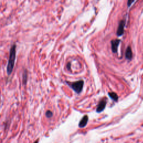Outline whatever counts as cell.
Instances as JSON below:
<instances>
[{
  "label": "cell",
  "instance_id": "8fae6325",
  "mask_svg": "<svg viewBox=\"0 0 143 143\" xmlns=\"http://www.w3.org/2000/svg\"><path fill=\"white\" fill-rule=\"evenodd\" d=\"M134 1H128V2H127V6H128V7H130L131 6V5L133 4V3H134Z\"/></svg>",
  "mask_w": 143,
  "mask_h": 143
},
{
  "label": "cell",
  "instance_id": "ba28073f",
  "mask_svg": "<svg viewBox=\"0 0 143 143\" xmlns=\"http://www.w3.org/2000/svg\"><path fill=\"white\" fill-rule=\"evenodd\" d=\"M27 70L25 69L23 74H22V83L24 85L27 83Z\"/></svg>",
  "mask_w": 143,
  "mask_h": 143
},
{
  "label": "cell",
  "instance_id": "7c38bea8",
  "mask_svg": "<svg viewBox=\"0 0 143 143\" xmlns=\"http://www.w3.org/2000/svg\"><path fill=\"white\" fill-rule=\"evenodd\" d=\"M70 65H71L70 63H68L67 64V69H68V70H70Z\"/></svg>",
  "mask_w": 143,
  "mask_h": 143
},
{
  "label": "cell",
  "instance_id": "4fadbf2b",
  "mask_svg": "<svg viewBox=\"0 0 143 143\" xmlns=\"http://www.w3.org/2000/svg\"><path fill=\"white\" fill-rule=\"evenodd\" d=\"M33 143H39V140H37L35 141Z\"/></svg>",
  "mask_w": 143,
  "mask_h": 143
},
{
  "label": "cell",
  "instance_id": "52a82bcc",
  "mask_svg": "<svg viewBox=\"0 0 143 143\" xmlns=\"http://www.w3.org/2000/svg\"><path fill=\"white\" fill-rule=\"evenodd\" d=\"M125 56H126V58L128 60H131V58H132L133 53L130 47H128L126 50Z\"/></svg>",
  "mask_w": 143,
  "mask_h": 143
},
{
  "label": "cell",
  "instance_id": "9c48e42d",
  "mask_svg": "<svg viewBox=\"0 0 143 143\" xmlns=\"http://www.w3.org/2000/svg\"><path fill=\"white\" fill-rule=\"evenodd\" d=\"M108 96H109L111 98L114 100L115 101H118V96L116 95V93H114V92H110V93H108Z\"/></svg>",
  "mask_w": 143,
  "mask_h": 143
},
{
  "label": "cell",
  "instance_id": "7a4b0ae2",
  "mask_svg": "<svg viewBox=\"0 0 143 143\" xmlns=\"http://www.w3.org/2000/svg\"><path fill=\"white\" fill-rule=\"evenodd\" d=\"M68 83L76 93H79L82 91L83 87L84 81L83 80H80V81L71 83Z\"/></svg>",
  "mask_w": 143,
  "mask_h": 143
},
{
  "label": "cell",
  "instance_id": "6da1fadb",
  "mask_svg": "<svg viewBox=\"0 0 143 143\" xmlns=\"http://www.w3.org/2000/svg\"><path fill=\"white\" fill-rule=\"evenodd\" d=\"M16 45L13 44L10 49L9 59L7 65V73L8 76L12 73L16 59Z\"/></svg>",
  "mask_w": 143,
  "mask_h": 143
},
{
  "label": "cell",
  "instance_id": "5b68a950",
  "mask_svg": "<svg viewBox=\"0 0 143 143\" xmlns=\"http://www.w3.org/2000/svg\"><path fill=\"white\" fill-rule=\"evenodd\" d=\"M120 42V40L119 39L113 40L111 41V49H112V51L113 53L117 52Z\"/></svg>",
  "mask_w": 143,
  "mask_h": 143
},
{
  "label": "cell",
  "instance_id": "3957f363",
  "mask_svg": "<svg viewBox=\"0 0 143 143\" xmlns=\"http://www.w3.org/2000/svg\"><path fill=\"white\" fill-rule=\"evenodd\" d=\"M125 25V21L124 20H121L120 22L119 27L117 31V35L118 36H121L124 34V27Z\"/></svg>",
  "mask_w": 143,
  "mask_h": 143
},
{
  "label": "cell",
  "instance_id": "30bf717a",
  "mask_svg": "<svg viewBox=\"0 0 143 143\" xmlns=\"http://www.w3.org/2000/svg\"><path fill=\"white\" fill-rule=\"evenodd\" d=\"M45 115H46L48 118H51V117L53 116V113L51 111H47L46 112V113H45Z\"/></svg>",
  "mask_w": 143,
  "mask_h": 143
},
{
  "label": "cell",
  "instance_id": "277c9868",
  "mask_svg": "<svg viewBox=\"0 0 143 143\" xmlns=\"http://www.w3.org/2000/svg\"><path fill=\"white\" fill-rule=\"evenodd\" d=\"M106 106V99H103L101 101L99 102V104L97 106V112H101L102 111H104L105 108Z\"/></svg>",
  "mask_w": 143,
  "mask_h": 143
},
{
  "label": "cell",
  "instance_id": "8992f818",
  "mask_svg": "<svg viewBox=\"0 0 143 143\" xmlns=\"http://www.w3.org/2000/svg\"><path fill=\"white\" fill-rule=\"evenodd\" d=\"M88 121V116L87 115H85L83 118L81 119V121H80L79 124V127L81 128L84 127L85 126L87 125Z\"/></svg>",
  "mask_w": 143,
  "mask_h": 143
}]
</instances>
